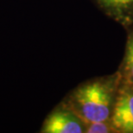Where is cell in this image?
Instances as JSON below:
<instances>
[{"mask_svg":"<svg viewBox=\"0 0 133 133\" xmlns=\"http://www.w3.org/2000/svg\"><path fill=\"white\" fill-rule=\"evenodd\" d=\"M87 123L70 108L59 103L42 124V133H86Z\"/></svg>","mask_w":133,"mask_h":133,"instance_id":"obj_2","label":"cell"},{"mask_svg":"<svg viewBox=\"0 0 133 133\" xmlns=\"http://www.w3.org/2000/svg\"><path fill=\"white\" fill-rule=\"evenodd\" d=\"M86 133H117V131L110 120H105L87 124Z\"/></svg>","mask_w":133,"mask_h":133,"instance_id":"obj_6","label":"cell"},{"mask_svg":"<svg viewBox=\"0 0 133 133\" xmlns=\"http://www.w3.org/2000/svg\"><path fill=\"white\" fill-rule=\"evenodd\" d=\"M118 72L89 79L71 90L62 100L85 123L110 120L120 87Z\"/></svg>","mask_w":133,"mask_h":133,"instance_id":"obj_1","label":"cell"},{"mask_svg":"<svg viewBox=\"0 0 133 133\" xmlns=\"http://www.w3.org/2000/svg\"><path fill=\"white\" fill-rule=\"evenodd\" d=\"M126 31V42L124 53L117 72L123 83L133 86V29Z\"/></svg>","mask_w":133,"mask_h":133,"instance_id":"obj_5","label":"cell"},{"mask_svg":"<svg viewBox=\"0 0 133 133\" xmlns=\"http://www.w3.org/2000/svg\"><path fill=\"white\" fill-rule=\"evenodd\" d=\"M104 15L124 30L133 29V0H92Z\"/></svg>","mask_w":133,"mask_h":133,"instance_id":"obj_4","label":"cell"},{"mask_svg":"<svg viewBox=\"0 0 133 133\" xmlns=\"http://www.w3.org/2000/svg\"><path fill=\"white\" fill-rule=\"evenodd\" d=\"M117 133H133V86L121 82L110 118Z\"/></svg>","mask_w":133,"mask_h":133,"instance_id":"obj_3","label":"cell"}]
</instances>
